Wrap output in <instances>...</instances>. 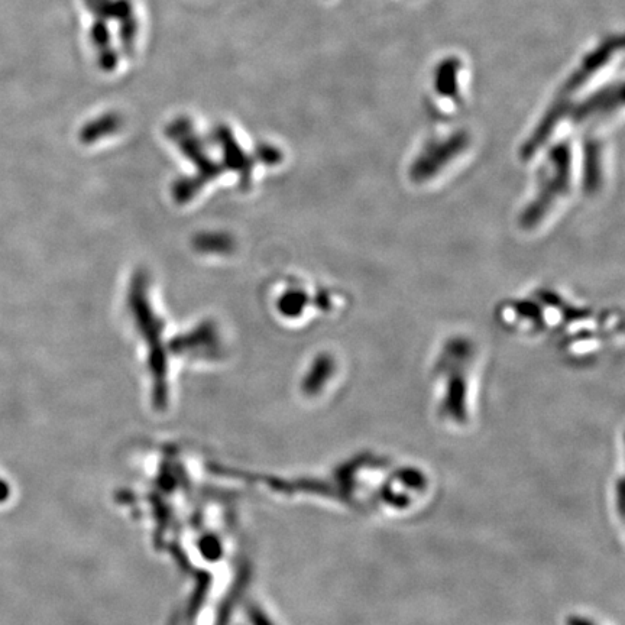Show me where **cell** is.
Segmentation results:
<instances>
[{"mask_svg":"<svg viewBox=\"0 0 625 625\" xmlns=\"http://www.w3.org/2000/svg\"><path fill=\"white\" fill-rule=\"evenodd\" d=\"M446 76H448V80H450V74H452V71H450V68H446ZM452 82H455V80L452 79ZM453 83L448 82V84H446L445 87H443L442 92L445 93V95H450V86H452Z\"/></svg>","mask_w":625,"mask_h":625,"instance_id":"4","label":"cell"},{"mask_svg":"<svg viewBox=\"0 0 625 625\" xmlns=\"http://www.w3.org/2000/svg\"><path fill=\"white\" fill-rule=\"evenodd\" d=\"M585 184L586 189L595 190L599 184V151L594 144L586 147Z\"/></svg>","mask_w":625,"mask_h":625,"instance_id":"3","label":"cell"},{"mask_svg":"<svg viewBox=\"0 0 625 625\" xmlns=\"http://www.w3.org/2000/svg\"><path fill=\"white\" fill-rule=\"evenodd\" d=\"M550 174L543 177L536 199L533 200L520 216V225L524 229H533L549 215L555 203L562 199L571 187L572 150L571 145H556L549 154Z\"/></svg>","mask_w":625,"mask_h":625,"instance_id":"1","label":"cell"},{"mask_svg":"<svg viewBox=\"0 0 625 625\" xmlns=\"http://www.w3.org/2000/svg\"><path fill=\"white\" fill-rule=\"evenodd\" d=\"M572 625H589V624L585 623V621H582V620H576V621H573Z\"/></svg>","mask_w":625,"mask_h":625,"instance_id":"5","label":"cell"},{"mask_svg":"<svg viewBox=\"0 0 625 625\" xmlns=\"http://www.w3.org/2000/svg\"><path fill=\"white\" fill-rule=\"evenodd\" d=\"M468 144V135L465 132H459V134L450 136L446 141L430 145L411 167V178L416 183L430 180L439 171H442L450 161L461 155Z\"/></svg>","mask_w":625,"mask_h":625,"instance_id":"2","label":"cell"}]
</instances>
